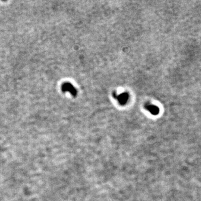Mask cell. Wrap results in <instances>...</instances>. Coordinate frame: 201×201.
Wrapping results in <instances>:
<instances>
[{
    "instance_id": "6da1fadb",
    "label": "cell",
    "mask_w": 201,
    "mask_h": 201,
    "mask_svg": "<svg viewBox=\"0 0 201 201\" xmlns=\"http://www.w3.org/2000/svg\"><path fill=\"white\" fill-rule=\"evenodd\" d=\"M61 89L63 92L68 91V92H70L74 96L77 95V91L75 89V88L73 87L72 85L69 83H66L64 84L62 86Z\"/></svg>"
},
{
    "instance_id": "7a4b0ae2",
    "label": "cell",
    "mask_w": 201,
    "mask_h": 201,
    "mask_svg": "<svg viewBox=\"0 0 201 201\" xmlns=\"http://www.w3.org/2000/svg\"><path fill=\"white\" fill-rule=\"evenodd\" d=\"M117 98L121 104H124L126 103L127 100H128L129 96H128V93H122V94L120 95L119 96H117Z\"/></svg>"
},
{
    "instance_id": "3957f363",
    "label": "cell",
    "mask_w": 201,
    "mask_h": 201,
    "mask_svg": "<svg viewBox=\"0 0 201 201\" xmlns=\"http://www.w3.org/2000/svg\"><path fill=\"white\" fill-rule=\"evenodd\" d=\"M146 109L150 111V112L151 114H152L153 115H158L159 112V109L158 107L154 106V105H148L146 106Z\"/></svg>"
}]
</instances>
